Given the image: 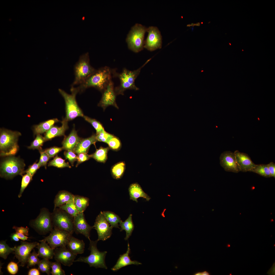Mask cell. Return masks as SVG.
<instances>
[{"label": "cell", "instance_id": "cell-50", "mask_svg": "<svg viewBox=\"0 0 275 275\" xmlns=\"http://www.w3.org/2000/svg\"><path fill=\"white\" fill-rule=\"evenodd\" d=\"M77 156V163L76 166L79 164L87 161L91 157V155H89L87 153H81L78 154Z\"/></svg>", "mask_w": 275, "mask_h": 275}, {"label": "cell", "instance_id": "cell-62", "mask_svg": "<svg viewBox=\"0 0 275 275\" xmlns=\"http://www.w3.org/2000/svg\"><path fill=\"white\" fill-rule=\"evenodd\" d=\"M201 24H203V22H201Z\"/></svg>", "mask_w": 275, "mask_h": 275}, {"label": "cell", "instance_id": "cell-8", "mask_svg": "<svg viewBox=\"0 0 275 275\" xmlns=\"http://www.w3.org/2000/svg\"><path fill=\"white\" fill-rule=\"evenodd\" d=\"M147 29L139 24H136L132 28L126 39L129 49L135 52L143 49L144 43V36Z\"/></svg>", "mask_w": 275, "mask_h": 275}, {"label": "cell", "instance_id": "cell-15", "mask_svg": "<svg viewBox=\"0 0 275 275\" xmlns=\"http://www.w3.org/2000/svg\"><path fill=\"white\" fill-rule=\"evenodd\" d=\"M77 255L73 253L66 246L58 247L54 250V257L55 260L66 266H72Z\"/></svg>", "mask_w": 275, "mask_h": 275}, {"label": "cell", "instance_id": "cell-39", "mask_svg": "<svg viewBox=\"0 0 275 275\" xmlns=\"http://www.w3.org/2000/svg\"><path fill=\"white\" fill-rule=\"evenodd\" d=\"M26 173V174L22 176L21 187L18 195V197L19 198L21 197L24 190L32 180L33 176L30 173L28 172Z\"/></svg>", "mask_w": 275, "mask_h": 275}, {"label": "cell", "instance_id": "cell-60", "mask_svg": "<svg viewBox=\"0 0 275 275\" xmlns=\"http://www.w3.org/2000/svg\"><path fill=\"white\" fill-rule=\"evenodd\" d=\"M230 245L229 244H228L227 245V246L228 247H230Z\"/></svg>", "mask_w": 275, "mask_h": 275}, {"label": "cell", "instance_id": "cell-31", "mask_svg": "<svg viewBox=\"0 0 275 275\" xmlns=\"http://www.w3.org/2000/svg\"><path fill=\"white\" fill-rule=\"evenodd\" d=\"M102 213L111 227L120 229L119 227L118 224L122 220L118 215L112 212L109 211H103Z\"/></svg>", "mask_w": 275, "mask_h": 275}, {"label": "cell", "instance_id": "cell-10", "mask_svg": "<svg viewBox=\"0 0 275 275\" xmlns=\"http://www.w3.org/2000/svg\"><path fill=\"white\" fill-rule=\"evenodd\" d=\"M72 93L68 94L61 89H59L60 94L64 98L66 106V117L67 120H72L77 117H83V113L78 107L76 99L78 92L75 88L72 87Z\"/></svg>", "mask_w": 275, "mask_h": 275}, {"label": "cell", "instance_id": "cell-45", "mask_svg": "<svg viewBox=\"0 0 275 275\" xmlns=\"http://www.w3.org/2000/svg\"><path fill=\"white\" fill-rule=\"evenodd\" d=\"M107 144L112 149L117 150L119 149L121 146V143L119 139L114 136L108 141Z\"/></svg>", "mask_w": 275, "mask_h": 275}, {"label": "cell", "instance_id": "cell-40", "mask_svg": "<svg viewBox=\"0 0 275 275\" xmlns=\"http://www.w3.org/2000/svg\"><path fill=\"white\" fill-rule=\"evenodd\" d=\"M45 141L44 137L40 134H37L35 140L28 148L29 149H37L39 150L42 149L41 147Z\"/></svg>", "mask_w": 275, "mask_h": 275}, {"label": "cell", "instance_id": "cell-44", "mask_svg": "<svg viewBox=\"0 0 275 275\" xmlns=\"http://www.w3.org/2000/svg\"><path fill=\"white\" fill-rule=\"evenodd\" d=\"M96 135L97 141L107 143L109 140L114 136L106 132L105 130Z\"/></svg>", "mask_w": 275, "mask_h": 275}, {"label": "cell", "instance_id": "cell-19", "mask_svg": "<svg viewBox=\"0 0 275 275\" xmlns=\"http://www.w3.org/2000/svg\"><path fill=\"white\" fill-rule=\"evenodd\" d=\"M237 164L240 171H250L256 164L251 160L247 154L240 152L238 150L234 152Z\"/></svg>", "mask_w": 275, "mask_h": 275}, {"label": "cell", "instance_id": "cell-12", "mask_svg": "<svg viewBox=\"0 0 275 275\" xmlns=\"http://www.w3.org/2000/svg\"><path fill=\"white\" fill-rule=\"evenodd\" d=\"M93 227L97 232L98 241L106 240L110 237L112 234L113 227L107 221L102 211L97 217Z\"/></svg>", "mask_w": 275, "mask_h": 275}, {"label": "cell", "instance_id": "cell-36", "mask_svg": "<svg viewBox=\"0 0 275 275\" xmlns=\"http://www.w3.org/2000/svg\"><path fill=\"white\" fill-rule=\"evenodd\" d=\"M51 263L52 262L49 259L43 258L37 264L38 269L42 272L45 273L48 275H50L51 273Z\"/></svg>", "mask_w": 275, "mask_h": 275}, {"label": "cell", "instance_id": "cell-14", "mask_svg": "<svg viewBox=\"0 0 275 275\" xmlns=\"http://www.w3.org/2000/svg\"><path fill=\"white\" fill-rule=\"evenodd\" d=\"M148 36L144 47L150 51L160 48L162 45V37L160 32L156 27L150 26L147 29Z\"/></svg>", "mask_w": 275, "mask_h": 275}, {"label": "cell", "instance_id": "cell-13", "mask_svg": "<svg viewBox=\"0 0 275 275\" xmlns=\"http://www.w3.org/2000/svg\"><path fill=\"white\" fill-rule=\"evenodd\" d=\"M39 243L36 242L30 243L23 241L20 245L15 246V257L18 260V263H20V266L24 267L27 263L31 252Z\"/></svg>", "mask_w": 275, "mask_h": 275}, {"label": "cell", "instance_id": "cell-6", "mask_svg": "<svg viewBox=\"0 0 275 275\" xmlns=\"http://www.w3.org/2000/svg\"><path fill=\"white\" fill-rule=\"evenodd\" d=\"M75 78L72 86L78 85L85 80L96 70L90 65L89 54L86 52L81 55L74 67Z\"/></svg>", "mask_w": 275, "mask_h": 275}, {"label": "cell", "instance_id": "cell-7", "mask_svg": "<svg viewBox=\"0 0 275 275\" xmlns=\"http://www.w3.org/2000/svg\"><path fill=\"white\" fill-rule=\"evenodd\" d=\"M29 225L39 235H45L50 232L53 228L51 213L46 208L41 209L38 216L31 220Z\"/></svg>", "mask_w": 275, "mask_h": 275}, {"label": "cell", "instance_id": "cell-38", "mask_svg": "<svg viewBox=\"0 0 275 275\" xmlns=\"http://www.w3.org/2000/svg\"><path fill=\"white\" fill-rule=\"evenodd\" d=\"M48 166H53L58 168L67 167L70 168L71 167L68 162H66L64 160L57 156L49 162Z\"/></svg>", "mask_w": 275, "mask_h": 275}, {"label": "cell", "instance_id": "cell-55", "mask_svg": "<svg viewBox=\"0 0 275 275\" xmlns=\"http://www.w3.org/2000/svg\"><path fill=\"white\" fill-rule=\"evenodd\" d=\"M16 232L17 233L19 238L23 241L27 240L28 238H30L22 233Z\"/></svg>", "mask_w": 275, "mask_h": 275}, {"label": "cell", "instance_id": "cell-18", "mask_svg": "<svg viewBox=\"0 0 275 275\" xmlns=\"http://www.w3.org/2000/svg\"><path fill=\"white\" fill-rule=\"evenodd\" d=\"M103 92L100 104L104 108L109 106L113 105L117 108L116 102V95L114 84L111 80L108 83Z\"/></svg>", "mask_w": 275, "mask_h": 275}, {"label": "cell", "instance_id": "cell-61", "mask_svg": "<svg viewBox=\"0 0 275 275\" xmlns=\"http://www.w3.org/2000/svg\"><path fill=\"white\" fill-rule=\"evenodd\" d=\"M194 28L193 27L192 28V31H193V29H194Z\"/></svg>", "mask_w": 275, "mask_h": 275}, {"label": "cell", "instance_id": "cell-25", "mask_svg": "<svg viewBox=\"0 0 275 275\" xmlns=\"http://www.w3.org/2000/svg\"><path fill=\"white\" fill-rule=\"evenodd\" d=\"M85 244L83 240L75 238L72 236L67 245V248L74 254L83 253L84 251Z\"/></svg>", "mask_w": 275, "mask_h": 275}, {"label": "cell", "instance_id": "cell-29", "mask_svg": "<svg viewBox=\"0 0 275 275\" xmlns=\"http://www.w3.org/2000/svg\"><path fill=\"white\" fill-rule=\"evenodd\" d=\"M57 118L49 120L35 125L34 127V134H40L49 130L56 122H58Z\"/></svg>", "mask_w": 275, "mask_h": 275}, {"label": "cell", "instance_id": "cell-11", "mask_svg": "<svg viewBox=\"0 0 275 275\" xmlns=\"http://www.w3.org/2000/svg\"><path fill=\"white\" fill-rule=\"evenodd\" d=\"M72 234L65 231L53 228L48 236L42 240L47 242L51 248L66 246Z\"/></svg>", "mask_w": 275, "mask_h": 275}, {"label": "cell", "instance_id": "cell-5", "mask_svg": "<svg viewBox=\"0 0 275 275\" xmlns=\"http://www.w3.org/2000/svg\"><path fill=\"white\" fill-rule=\"evenodd\" d=\"M88 249L90 251V254L86 257L80 256L74 262H83L88 264L90 267H94L96 268H101L107 269L105 258L107 251L101 252L97 248V244L98 241L97 240L95 241L90 239Z\"/></svg>", "mask_w": 275, "mask_h": 275}, {"label": "cell", "instance_id": "cell-41", "mask_svg": "<svg viewBox=\"0 0 275 275\" xmlns=\"http://www.w3.org/2000/svg\"><path fill=\"white\" fill-rule=\"evenodd\" d=\"M60 262L56 261L52 262L51 273L52 275H65L64 271L62 269Z\"/></svg>", "mask_w": 275, "mask_h": 275}, {"label": "cell", "instance_id": "cell-53", "mask_svg": "<svg viewBox=\"0 0 275 275\" xmlns=\"http://www.w3.org/2000/svg\"><path fill=\"white\" fill-rule=\"evenodd\" d=\"M270 171L271 176L275 177V164L272 162L267 164Z\"/></svg>", "mask_w": 275, "mask_h": 275}, {"label": "cell", "instance_id": "cell-42", "mask_svg": "<svg viewBox=\"0 0 275 275\" xmlns=\"http://www.w3.org/2000/svg\"><path fill=\"white\" fill-rule=\"evenodd\" d=\"M83 117L85 120L91 124L95 129L96 131V135L105 130L102 125L97 120L86 116H84Z\"/></svg>", "mask_w": 275, "mask_h": 275}, {"label": "cell", "instance_id": "cell-48", "mask_svg": "<svg viewBox=\"0 0 275 275\" xmlns=\"http://www.w3.org/2000/svg\"><path fill=\"white\" fill-rule=\"evenodd\" d=\"M7 270L11 274L14 275L18 272V264L13 262H11L8 265Z\"/></svg>", "mask_w": 275, "mask_h": 275}, {"label": "cell", "instance_id": "cell-24", "mask_svg": "<svg viewBox=\"0 0 275 275\" xmlns=\"http://www.w3.org/2000/svg\"><path fill=\"white\" fill-rule=\"evenodd\" d=\"M67 121L66 119H65L62 122L61 126H52L46 132L44 137L45 141L56 136L64 135L65 131L68 128Z\"/></svg>", "mask_w": 275, "mask_h": 275}, {"label": "cell", "instance_id": "cell-54", "mask_svg": "<svg viewBox=\"0 0 275 275\" xmlns=\"http://www.w3.org/2000/svg\"><path fill=\"white\" fill-rule=\"evenodd\" d=\"M39 270L36 268H33L29 271L28 275H39L40 274Z\"/></svg>", "mask_w": 275, "mask_h": 275}, {"label": "cell", "instance_id": "cell-43", "mask_svg": "<svg viewBox=\"0 0 275 275\" xmlns=\"http://www.w3.org/2000/svg\"><path fill=\"white\" fill-rule=\"evenodd\" d=\"M38 255L35 250H34L33 252L30 255L27 261V268H29L30 267L37 264L40 260L38 258Z\"/></svg>", "mask_w": 275, "mask_h": 275}, {"label": "cell", "instance_id": "cell-3", "mask_svg": "<svg viewBox=\"0 0 275 275\" xmlns=\"http://www.w3.org/2000/svg\"><path fill=\"white\" fill-rule=\"evenodd\" d=\"M150 60H148L141 66L137 69L131 71L126 68H124L122 72L118 73L115 71L114 74V77H117L119 80L120 84L115 88L116 95L123 94L124 92L127 89L138 90L139 88L135 84V79L139 74L141 70Z\"/></svg>", "mask_w": 275, "mask_h": 275}, {"label": "cell", "instance_id": "cell-4", "mask_svg": "<svg viewBox=\"0 0 275 275\" xmlns=\"http://www.w3.org/2000/svg\"><path fill=\"white\" fill-rule=\"evenodd\" d=\"M25 166L24 161L17 157L10 156L6 158L0 165V176L6 179H11L16 175L22 176L25 173Z\"/></svg>", "mask_w": 275, "mask_h": 275}, {"label": "cell", "instance_id": "cell-46", "mask_svg": "<svg viewBox=\"0 0 275 275\" xmlns=\"http://www.w3.org/2000/svg\"><path fill=\"white\" fill-rule=\"evenodd\" d=\"M39 150L40 154V156L38 163L40 167L44 166L46 167L47 162L50 158L45 150L43 151L42 149Z\"/></svg>", "mask_w": 275, "mask_h": 275}, {"label": "cell", "instance_id": "cell-58", "mask_svg": "<svg viewBox=\"0 0 275 275\" xmlns=\"http://www.w3.org/2000/svg\"><path fill=\"white\" fill-rule=\"evenodd\" d=\"M195 26H199L200 25V23L199 22L195 24Z\"/></svg>", "mask_w": 275, "mask_h": 275}, {"label": "cell", "instance_id": "cell-2", "mask_svg": "<svg viewBox=\"0 0 275 275\" xmlns=\"http://www.w3.org/2000/svg\"><path fill=\"white\" fill-rule=\"evenodd\" d=\"M21 133L17 131H13L2 129L0 130V156H11L15 155L19 149L17 144L19 137Z\"/></svg>", "mask_w": 275, "mask_h": 275}, {"label": "cell", "instance_id": "cell-47", "mask_svg": "<svg viewBox=\"0 0 275 275\" xmlns=\"http://www.w3.org/2000/svg\"><path fill=\"white\" fill-rule=\"evenodd\" d=\"M64 155L65 158L69 160L72 165H73L75 161L77 160V156L73 150H67L64 153Z\"/></svg>", "mask_w": 275, "mask_h": 275}, {"label": "cell", "instance_id": "cell-32", "mask_svg": "<svg viewBox=\"0 0 275 275\" xmlns=\"http://www.w3.org/2000/svg\"><path fill=\"white\" fill-rule=\"evenodd\" d=\"M109 149L108 147H101L97 149L95 152L91 155V157L97 161L104 163L107 159V154Z\"/></svg>", "mask_w": 275, "mask_h": 275}, {"label": "cell", "instance_id": "cell-1", "mask_svg": "<svg viewBox=\"0 0 275 275\" xmlns=\"http://www.w3.org/2000/svg\"><path fill=\"white\" fill-rule=\"evenodd\" d=\"M115 70L107 66L96 70L83 82L78 85V87L75 88L78 92L90 87H94L103 91L108 83L112 80Z\"/></svg>", "mask_w": 275, "mask_h": 275}, {"label": "cell", "instance_id": "cell-59", "mask_svg": "<svg viewBox=\"0 0 275 275\" xmlns=\"http://www.w3.org/2000/svg\"><path fill=\"white\" fill-rule=\"evenodd\" d=\"M187 26H188V27H190V26H191V24H188L187 25Z\"/></svg>", "mask_w": 275, "mask_h": 275}, {"label": "cell", "instance_id": "cell-23", "mask_svg": "<svg viewBox=\"0 0 275 275\" xmlns=\"http://www.w3.org/2000/svg\"><path fill=\"white\" fill-rule=\"evenodd\" d=\"M96 135L93 134L88 138L81 140L77 144L73 151L78 154L81 153H87L90 146L97 141Z\"/></svg>", "mask_w": 275, "mask_h": 275}, {"label": "cell", "instance_id": "cell-33", "mask_svg": "<svg viewBox=\"0 0 275 275\" xmlns=\"http://www.w3.org/2000/svg\"><path fill=\"white\" fill-rule=\"evenodd\" d=\"M125 169V164L123 162H118L112 167L111 172L114 178L119 179L122 177L124 173Z\"/></svg>", "mask_w": 275, "mask_h": 275}, {"label": "cell", "instance_id": "cell-52", "mask_svg": "<svg viewBox=\"0 0 275 275\" xmlns=\"http://www.w3.org/2000/svg\"><path fill=\"white\" fill-rule=\"evenodd\" d=\"M12 228L16 232L22 233L26 236L29 235V228L27 227H24L22 226L18 227L14 226Z\"/></svg>", "mask_w": 275, "mask_h": 275}, {"label": "cell", "instance_id": "cell-22", "mask_svg": "<svg viewBox=\"0 0 275 275\" xmlns=\"http://www.w3.org/2000/svg\"><path fill=\"white\" fill-rule=\"evenodd\" d=\"M74 197V195L67 191H60L54 200V209L66 203L73 202Z\"/></svg>", "mask_w": 275, "mask_h": 275}, {"label": "cell", "instance_id": "cell-51", "mask_svg": "<svg viewBox=\"0 0 275 275\" xmlns=\"http://www.w3.org/2000/svg\"><path fill=\"white\" fill-rule=\"evenodd\" d=\"M40 167V166L38 162L37 163H36V162H35L30 166L28 169L25 171V173L28 172H29L33 176L37 170Z\"/></svg>", "mask_w": 275, "mask_h": 275}, {"label": "cell", "instance_id": "cell-35", "mask_svg": "<svg viewBox=\"0 0 275 275\" xmlns=\"http://www.w3.org/2000/svg\"><path fill=\"white\" fill-rule=\"evenodd\" d=\"M265 177L271 176L267 164H256L255 167L251 171Z\"/></svg>", "mask_w": 275, "mask_h": 275}, {"label": "cell", "instance_id": "cell-28", "mask_svg": "<svg viewBox=\"0 0 275 275\" xmlns=\"http://www.w3.org/2000/svg\"><path fill=\"white\" fill-rule=\"evenodd\" d=\"M132 215H129L127 218L124 222L121 221L119 223L120 226V231L125 230L126 232V236L124 239L127 240L131 236L134 228V225L132 218Z\"/></svg>", "mask_w": 275, "mask_h": 275}, {"label": "cell", "instance_id": "cell-34", "mask_svg": "<svg viewBox=\"0 0 275 275\" xmlns=\"http://www.w3.org/2000/svg\"><path fill=\"white\" fill-rule=\"evenodd\" d=\"M15 246L10 247L6 243V241L2 240L0 242V256L6 259L10 253L14 252Z\"/></svg>", "mask_w": 275, "mask_h": 275}, {"label": "cell", "instance_id": "cell-20", "mask_svg": "<svg viewBox=\"0 0 275 275\" xmlns=\"http://www.w3.org/2000/svg\"><path fill=\"white\" fill-rule=\"evenodd\" d=\"M130 249L129 243H128V248L126 252L120 255L116 264L111 268L114 271H117L123 267L131 265H139L142 264L136 260H132L129 254L130 253Z\"/></svg>", "mask_w": 275, "mask_h": 275}, {"label": "cell", "instance_id": "cell-26", "mask_svg": "<svg viewBox=\"0 0 275 275\" xmlns=\"http://www.w3.org/2000/svg\"><path fill=\"white\" fill-rule=\"evenodd\" d=\"M40 242L36 247L38 249L39 257L48 259H52L54 255V250L45 241L41 240Z\"/></svg>", "mask_w": 275, "mask_h": 275}, {"label": "cell", "instance_id": "cell-57", "mask_svg": "<svg viewBox=\"0 0 275 275\" xmlns=\"http://www.w3.org/2000/svg\"><path fill=\"white\" fill-rule=\"evenodd\" d=\"M196 275H209V273L208 272L205 271L202 273H198Z\"/></svg>", "mask_w": 275, "mask_h": 275}, {"label": "cell", "instance_id": "cell-9", "mask_svg": "<svg viewBox=\"0 0 275 275\" xmlns=\"http://www.w3.org/2000/svg\"><path fill=\"white\" fill-rule=\"evenodd\" d=\"M51 217L53 228L63 230L73 234L74 232L73 217L58 207L53 209Z\"/></svg>", "mask_w": 275, "mask_h": 275}, {"label": "cell", "instance_id": "cell-49", "mask_svg": "<svg viewBox=\"0 0 275 275\" xmlns=\"http://www.w3.org/2000/svg\"><path fill=\"white\" fill-rule=\"evenodd\" d=\"M63 149L62 147H54L47 149L45 151L50 158L53 157Z\"/></svg>", "mask_w": 275, "mask_h": 275}, {"label": "cell", "instance_id": "cell-21", "mask_svg": "<svg viewBox=\"0 0 275 275\" xmlns=\"http://www.w3.org/2000/svg\"><path fill=\"white\" fill-rule=\"evenodd\" d=\"M128 190L130 199L137 202V199L140 197L145 199L147 201H149L151 198L145 193L140 185L137 183H134L130 186Z\"/></svg>", "mask_w": 275, "mask_h": 275}, {"label": "cell", "instance_id": "cell-30", "mask_svg": "<svg viewBox=\"0 0 275 275\" xmlns=\"http://www.w3.org/2000/svg\"><path fill=\"white\" fill-rule=\"evenodd\" d=\"M88 198L78 195H74V202L79 213L84 212L89 205Z\"/></svg>", "mask_w": 275, "mask_h": 275}, {"label": "cell", "instance_id": "cell-16", "mask_svg": "<svg viewBox=\"0 0 275 275\" xmlns=\"http://www.w3.org/2000/svg\"><path fill=\"white\" fill-rule=\"evenodd\" d=\"M219 159L221 166L226 171L234 173L240 171L234 153L225 151L221 154Z\"/></svg>", "mask_w": 275, "mask_h": 275}, {"label": "cell", "instance_id": "cell-56", "mask_svg": "<svg viewBox=\"0 0 275 275\" xmlns=\"http://www.w3.org/2000/svg\"><path fill=\"white\" fill-rule=\"evenodd\" d=\"M11 239L14 241L18 242L19 240L20 239L19 238L16 232L12 233L11 235Z\"/></svg>", "mask_w": 275, "mask_h": 275}, {"label": "cell", "instance_id": "cell-27", "mask_svg": "<svg viewBox=\"0 0 275 275\" xmlns=\"http://www.w3.org/2000/svg\"><path fill=\"white\" fill-rule=\"evenodd\" d=\"M81 140L78 135L76 131L74 129L63 142L62 148L67 150H73Z\"/></svg>", "mask_w": 275, "mask_h": 275}, {"label": "cell", "instance_id": "cell-17", "mask_svg": "<svg viewBox=\"0 0 275 275\" xmlns=\"http://www.w3.org/2000/svg\"><path fill=\"white\" fill-rule=\"evenodd\" d=\"M74 227L76 234H82L89 240L90 239V231L93 227L87 222L84 212L79 213L74 217Z\"/></svg>", "mask_w": 275, "mask_h": 275}, {"label": "cell", "instance_id": "cell-37", "mask_svg": "<svg viewBox=\"0 0 275 275\" xmlns=\"http://www.w3.org/2000/svg\"><path fill=\"white\" fill-rule=\"evenodd\" d=\"M58 208L64 211L74 217L79 213L74 202L66 203Z\"/></svg>", "mask_w": 275, "mask_h": 275}]
</instances>
